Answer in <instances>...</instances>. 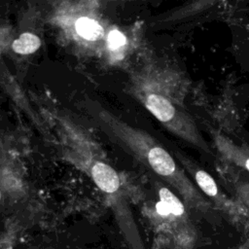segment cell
Here are the masks:
<instances>
[{
  "instance_id": "9c48e42d",
  "label": "cell",
  "mask_w": 249,
  "mask_h": 249,
  "mask_svg": "<svg viewBox=\"0 0 249 249\" xmlns=\"http://www.w3.org/2000/svg\"><path fill=\"white\" fill-rule=\"evenodd\" d=\"M233 187L237 197L240 199L242 205L249 209V182L239 180L238 178L233 179Z\"/></svg>"
},
{
  "instance_id": "277c9868",
  "label": "cell",
  "mask_w": 249,
  "mask_h": 249,
  "mask_svg": "<svg viewBox=\"0 0 249 249\" xmlns=\"http://www.w3.org/2000/svg\"><path fill=\"white\" fill-rule=\"evenodd\" d=\"M209 131L221 158L249 174V148L232 142L218 130L211 128Z\"/></svg>"
},
{
  "instance_id": "ba28073f",
  "label": "cell",
  "mask_w": 249,
  "mask_h": 249,
  "mask_svg": "<svg viewBox=\"0 0 249 249\" xmlns=\"http://www.w3.org/2000/svg\"><path fill=\"white\" fill-rule=\"evenodd\" d=\"M159 197L170 210L171 214L177 218L186 216V211L182 201L166 187H160L159 189Z\"/></svg>"
},
{
  "instance_id": "7a4b0ae2",
  "label": "cell",
  "mask_w": 249,
  "mask_h": 249,
  "mask_svg": "<svg viewBox=\"0 0 249 249\" xmlns=\"http://www.w3.org/2000/svg\"><path fill=\"white\" fill-rule=\"evenodd\" d=\"M145 107L170 132L206 155L212 150L201 135L193 116L177 98H171L158 90H145L142 94Z\"/></svg>"
},
{
  "instance_id": "6da1fadb",
  "label": "cell",
  "mask_w": 249,
  "mask_h": 249,
  "mask_svg": "<svg viewBox=\"0 0 249 249\" xmlns=\"http://www.w3.org/2000/svg\"><path fill=\"white\" fill-rule=\"evenodd\" d=\"M129 139L136 154L152 171L171 185L182 197L193 206L205 207L206 199L189 179L167 150L148 134L140 131H130Z\"/></svg>"
},
{
  "instance_id": "8fae6325",
  "label": "cell",
  "mask_w": 249,
  "mask_h": 249,
  "mask_svg": "<svg viewBox=\"0 0 249 249\" xmlns=\"http://www.w3.org/2000/svg\"><path fill=\"white\" fill-rule=\"evenodd\" d=\"M0 198H1V194H0Z\"/></svg>"
},
{
  "instance_id": "30bf717a",
  "label": "cell",
  "mask_w": 249,
  "mask_h": 249,
  "mask_svg": "<svg viewBox=\"0 0 249 249\" xmlns=\"http://www.w3.org/2000/svg\"><path fill=\"white\" fill-rule=\"evenodd\" d=\"M107 42L111 50H117L126 44V38L121 31L115 29L108 33Z\"/></svg>"
},
{
  "instance_id": "8992f818",
  "label": "cell",
  "mask_w": 249,
  "mask_h": 249,
  "mask_svg": "<svg viewBox=\"0 0 249 249\" xmlns=\"http://www.w3.org/2000/svg\"><path fill=\"white\" fill-rule=\"evenodd\" d=\"M40 46L41 40L37 35L30 32H24L13 42L12 49L15 53L19 54H30L35 53Z\"/></svg>"
},
{
  "instance_id": "5b68a950",
  "label": "cell",
  "mask_w": 249,
  "mask_h": 249,
  "mask_svg": "<svg viewBox=\"0 0 249 249\" xmlns=\"http://www.w3.org/2000/svg\"><path fill=\"white\" fill-rule=\"evenodd\" d=\"M90 174L97 187L105 193H114L120 187V179L117 172L104 162H94L90 167Z\"/></svg>"
},
{
  "instance_id": "52a82bcc",
  "label": "cell",
  "mask_w": 249,
  "mask_h": 249,
  "mask_svg": "<svg viewBox=\"0 0 249 249\" xmlns=\"http://www.w3.org/2000/svg\"><path fill=\"white\" fill-rule=\"evenodd\" d=\"M75 28L81 37L91 41L99 38L103 32V28L98 21L86 17L76 20Z\"/></svg>"
},
{
  "instance_id": "3957f363",
  "label": "cell",
  "mask_w": 249,
  "mask_h": 249,
  "mask_svg": "<svg viewBox=\"0 0 249 249\" xmlns=\"http://www.w3.org/2000/svg\"><path fill=\"white\" fill-rule=\"evenodd\" d=\"M176 157L181 162L182 167L188 173L197 186V188L206 195L219 208L231 214H236L242 211L244 206H240L230 199L220 189L215 179L203 168L197 165L194 160L184 154L177 153Z\"/></svg>"
}]
</instances>
